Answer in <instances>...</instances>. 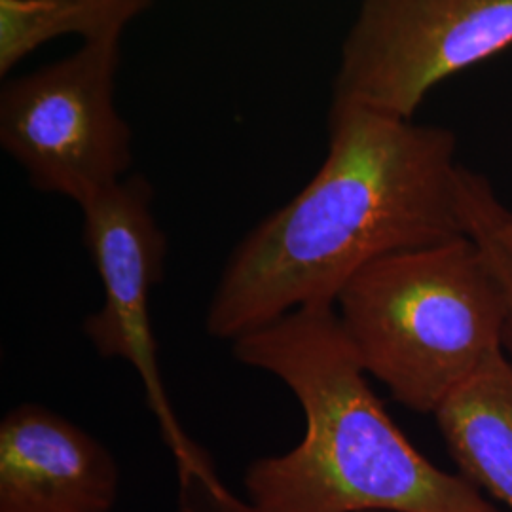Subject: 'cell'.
Segmentation results:
<instances>
[{"instance_id": "9", "label": "cell", "mask_w": 512, "mask_h": 512, "mask_svg": "<svg viewBox=\"0 0 512 512\" xmlns=\"http://www.w3.org/2000/svg\"><path fill=\"white\" fill-rule=\"evenodd\" d=\"M158 0H0V76L55 38L82 44L122 40L129 23Z\"/></svg>"}, {"instance_id": "4", "label": "cell", "mask_w": 512, "mask_h": 512, "mask_svg": "<svg viewBox=\"0 0 512 512\" xmlns=\"http://www.w3.org/2000/svg\"><path fill=\"white\" fill-rule=\"evenodd\" d=\"M154 190L143 175H128L78 205L82 243L103 285V304L84 321V334L105 359L135 368L162 427L181 480V512H224L234 501L177 421L167 399L154 332L150 293L162 281L167 238L152 211Z\"/></svg>"}, {"instance_id": "3", "label": "cell", "mask_w": 512, "mask_h": 512, "mask_svg": "<svg viewBox=\"0 0 512 512\" xmlns=\"http://www.w3.org/2000/svg\"><path fill=\"white\" fill-rule=\"evenodd\" d=\"M334 310L366 374L397 403L435 414L505 346L507 298L469 236L366 264Z\"/></svg>"}, {"instance_id": "6", "label": "cell", "mask_w": 512, "mask_h": 512, "mask_svg": "<svg viewBox=\"0 0 512 512\" xmlns=\"http://www.w3.org/2000/svg\"><path fill=\"white\" fill-rule=\"evenodd\" d=\"M512 46V0H361L332 105L414 120L442 80Z\"/></svg>"}, {"instance_id": "12", "label": "cell", "mask_w": 512, "mask_h": 512, "mask_svg": "<svg viewBox=\"0 0 512 512\" xmlns=\"http://www.w3.org/2000/svg\"><path fill=\"white\" fill-rule=\"evenodd\" d=\"M374 512H380V511H374Z\"/></svg>"}, {"instance_id": "10", "label": "cell", "mask_w": 512, "mask_h": 512, "mask_svg": "<svg viewBox=\"0 0 512 512\" xmlns=\"http://www.w3.org/2000/svg\"><path fill=\"white\" fill-rule=\"evenodd\" d=\"M459 198L467 236L486 256L507 298L505 346L511 349L512 359V238L507 232L511 211L497 198L492 184L465 167L459 179Z\"/></svg>"}, {"instance_id": "8", "label": "cell", "mask_w": 512, "mask_h": 512, "mask_svg": "<svg viewBox=\"0 0 512 512\" xmlns=\"http://www.w3.org/2000/svg\"><path fill=\"white\" fill-rule=\"evenodd\" d=\"M433 416L459 475L512 512V359L495 351Z\"/></svg>"}, {"instance_id": "11", "label": "cell", "mask_w": 512, "mask_h": 512, "mask_svg": "<svg viewBox=\"0 0 512 512\" xmlns=\"http://www.w3.org/2000/svg\"><path fill=\"white\" fill-rule=\"evenodd\" d=\"M507 232H509V234H511V238H512V211H511V215H509V219H507Z\"/></svg>"}, {"instance_id": "5", "label": "cell", "mask_w": 512, "mask_h": 512, "mask_svg": "<svg viewBox=\"0 0 512 512\" xmlns=\"http://www.w3.org/2000/svg\"><path fill=\"white\" fill-rule=\"evenodd\" d=\"M122 40L82 44L0 88V147L33 188L82 205L133 165V131L116 105Z\"/></svg>"}, {"instance_id": "7", "label": "cell", "mask_w": 512, "mask_h": 512, "mask_svg": "<svg viewBox=\"0 0 512 512\" xmlns=\"http://www.w3.org/2000/svg\"><path fill=\"white\" fill-rule=\"evenodd\" d=\"M120 469L86 429L40 404L0 423V512H112Z\"/></svg>"}, {"instance_id": "2", "label": "cell", "mask_w": 512, "mask_h": 512, "mask_svg": "<svg viewBox=\"0 0 512 512\" xmlns=\"http://www.w3.org/2000/svg\"><path fill=\"white\" fill-rule=\"evenodd\" d=\"M232 351L287 385L306 420L293 450L249 465L245 512H505L406 439L334 306L291 311L239 336Z\"/></svg>"}, {"instance_id": "1", "label": "cell", "mask_w": 512, "mask_h": 512, "mask_svg": "<svg viewBox=\"0 0 512 512\" xmlns=\"http://www.w3.org/2000/svg\"><path fill=\"white\" fill-rule=\"evenodd\" d=\"M327 128V158L310 183L228 258L209 336L234 342L291 311L334 306L366 264L467 236L450 129L332 103Z\"/></svg>"}]
</instances>
